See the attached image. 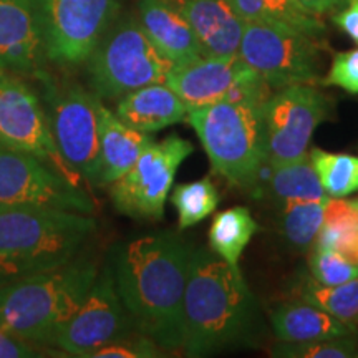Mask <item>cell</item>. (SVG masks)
<instances>
[{"label":"cell","instance_id":"6da1fadb","mask_svg":"<svg viewBox=\"0 0 358 358\" xmlns=\"http://www.w3.org/2000/svg\"><path fill=\"white\" fill-rule=\"evenodd\" d=\"M192 245L176 231L133 239L118 249L115 285L133 329L163 350H181Z\"/></svg>","mask_w":358,"mask_h":358},{"label":"cell","instance_id":"7a4b0ae2","mask_svg":"<svg viewBox=\"0 0 358 358\" xmlns=\"http://www.w3.org/2000/svg\"><path fill=\"white\" fill-rule=\"evenodd\" d=\"M262 330L261 307L239 266L211 249L192 248L182 310L185 355L199 358L254 347Z\"/></svg>","mask_w":358,"mask_h":358},{"label":"cell","instance_id":"3957f363","mask_svg":"<svg viewBox=\"0 0 358 358\" xmlns=\"http://www.w3.org/2000/svg\"><path fill=\"white\" fill-rule=\"evenodd\" d=\"M95 231L92 214L34 206L0 208V285L66 266Z\"/></svg>","mask_w":358,"mask_h":358},{"label":"cell","instance_id":"277c9868","mask_svg":"<svg viewBox=\"0 0 358 358\" xmlns=\"http://www.w3.org/2000/svg\"><path fill=\"white\" fill-rule=\"evenodd\" d=\"M98 275L90 259L0 285V327L35 345H53Z\"/></svg>","mask_w":358,"mask_h":358},{"label":"cell","instance_id":"5b68a950","mask_svg":"<svg viewBox=\"0 0 358 358\" xmlns=\"http://www.w3.org/2000/svg\"><path fill=\"white\" fill-rule=\"evenodd\" d=\"M186 122L198 134L214 173L250 189L268 161L262 103L217 101L187 108Z\"/></svg>","mask_w":358,"mask_h":358},{"label":"cell","instance_id":"8992f818","mask_svg":"<svg viewBox=\"0 0 358 358\" xmlns=\"http://www.w3.org/2000/svg\"><path fill=\"white\" fill-rule=\"evenodd\" d=\"M88 77L98 98L115 100L146 85L164 83L173 64L133 17L108 27L88 57Z\"/></svg>","mask_w":358,"mask_h":358},{"label":"cell","instance_id":"52a82bcc","mask_svg":"<svg viewBox=\"0 0 358 358\" xmlns=\"http://www.w3.org/2000/svg\"><path fill=\"white\" fill-rule=\"evenodd\" d=\"M35 80L40 87L52 136L65 163L95 185L98 169V96L71 80L57 78L47 70Z\"/></svg>","mask_w":358,"mask_h":358},{"label":"cell","instance_id":"ba28073f","mask_svg":"<svg viewBox=\"0 0 358 358\" xmlns=\"http://www.w3.org/2000/svg\"><path fill=\"white\" fill-rule=\"evenodd\" d=\"M322 42L267 22L244 20L239 57L274 90L320 82Z\"/></svg>","mask_w":358,"mask_h":358},{"label":"cell","instance_id":"9c48e42d","mask_svg":"<svg viewBox=\"0 0 358 358\" xmlns=\"http://www.w3.org/2000/svg\"><path fill=\"white\" fill-rule=\"evenodd\" d=\"M194 146L179 134L151 141L136 163L110 185L116 211L133 219L159 221L179 166Z\"/></svg>","mask_w":358,"mask_h":358},{"label":"cell","instance_id":"30bf717a","mask_svg":"<svg viewBox=\"0 0 358 358\" xmlns=\"http://www.w3.org/2000/svg\"><path fill=\"white\" fill-rule=\"evenodd\" d=\"M271 163H289L308 155L315 129L334 118V101L313 83L275 90L262 103Z\"/></svg>","mask_w":358,"mask_h":358},{"label":"cell","instance_id":"8fae6325","mask_svg":"<svg viewBox=\"0 0 358 358\" xmlns=\"http://www.w3.org/2000/svg\"><path fill=\"white\" fill-rule=\"evenodd\" d=\"M13 206L95 213V203L82 186L35 155L0 145V208Z\"/></svg>","mask_w":358,"mask_h":358},{"label":"cell","instance_id":"7c38bea8","mask_svg":"<svg viewBox=\"0 0 358 358\" xmlns=\"http://www.w3.org/2000/svg\"><path fill=\"white\" fill-rule=\"evenodd\" d=\"M0 145L35 155L83 187L82 178L58 151L40 93L22 75L6 70H0Z\"/></svg>","mask_w":358,"mask_h":358},{"label":"cell","instance_id":"4fadbf2b","mask_svg":"<svg viewBox=\"0 0 358 358\" xmlns=\"http://www.w3.org/2000/svg\"><path fill=\"white\" fill-rule=\"evenodd\" d=\"M47 60L62 66L85 64L108 30L116 0H35Z\"/></svg>","mask_w":358,"mask_h":358},{"label":"cell","instance_id":"5bb4252c","mask_svg":"<svg viewBox=\"0 0 358 358\" xmlns=\"http://www.w3.org/2000/svg\"><path fill=\"white\" fill-rule=\"evenodd\" d=\"M131 332L133 324L116 290L113 268L106 267L98 272L82 306L57 334L53 347L88 358L96 348Z\"/></svg>","mask_w":358,"mask_h":358},{"label":"cell","instance_id":"9a60e30c","mask_svg":"<svg viewBox=\"0 0 358 358\" xmlns=\"http://www.w3.org/2000/svg\"><path fill=\"white\" fill-rule=\"evenodd\" d=\"M47 53L35 0H0V70L22 77L45 71Z\"/></svg>","mask_w":358,"mask_h":358},{"label":"cell","instance_id":"2e32d148","mask_svg":"<svg viewBox=\"0 0 358 358\" xmlns=\"http://www.w3.org/2000/svg\"><path fill=\"white\" fill-rule=\"evenodd\" d=\"M252 70L239 53L226 57H199L173 65L166 83L186 103L187 108L213 105L226 100L241 78Z\"/></svg>","mask_w":358,"mask_h":358},{"label":"cell","instance_id":"e0dca14e","mask_svg":"<svg viewBox=\"0 0 358 358\" xmlns=\"http://www.w3.org/2000/svg\"><path fill=\"white\" fill-rule=\"evenodd\" d=\"M185 15L206 57H226L239 52L244 20L234 0H166Z\"/></svg>","mask_w":358,"mask_h":358},{"label":"cell","instance_id":"ac0fdd59","mask_svg":"<svg viewBox=\"0 0 358 358\" xmlns=\"http://www.w3.org/2000/svg\"><path fill=\"white\" fill-rule=\"evenodd\" d=\"M98 169L95 186H110L136 163L145 148L155 140L138 131L106 108L98 98Z\"/></svg>","mask_w":358,"mask_h":358},{"label":"cell","instance_id":"d6986e66","mask_svg":"<svg viewBox=\"0 0 358 358\" xmlns=\"http://www.w3.org/2000/svg\"><path fill=\"white\" fill-rule=\"evenodd\" d=\"M138 8L146 35L173 65L204 55L189 22L166 0H140Z\"/></svg>","mask_w":358,"mask_h":358},{"label":"cell","instance_id":"ffe728a7","mask_svg":"<svg viewBox=\"0 0 358 358\" xmlns=\"http://www.w3.org/2000/svg\"><path fill=\"white\" fill-rule=\"evenodd\" d=\"M115 113L128 127L151 134L186 122L187 106L166 83H153L123 95Z\"/></svg>","mask_w":358,"mask_h":358},{"label":"cell","instance_id":"44dd1931","mask_svg":"<svg viewBox=\"0 0 358 358\" xmlns=\"http://www.w3.org/2000/svg\"><path fill=\"white\" fill-rule=\"evenodd\" d=\"M250 191H256L254 194L257 196H266L277 206L308 201L325 203L330 199L320 185L308 155L289 163L267 161L259 171Z\"/></svg>","mask_w":358,"mask_h":358},{"label":"cell","instance_id":"7402d4cb","mask_svg":"<svg viewBox=\"0 0 358 358\" xmlns=\"http://www.w3.org/2000/svg\"><path fill=\"white\" fill-rule=\"evenodd\" d=\"M268 319L279 342H310L357 334V330L301 297L280 302L268 313Z\"/></svg>","mask_w":358,"mask_h":358},{"label":"cell","instance_id":"603a6c76","mask_svg":"<svg viewBox=\"0 0 358 358\" xmlns=\"http://www.w3.org/2000/svg\"><path fill=\"white\" fill-rule=\"evenodd\" d=\"M234 6L243 20L284 25L320 42L325 37L324 22L303 8L299 0H234Z\"/></svg>","mask_w":358,"mask_h":358},{"label":"cell","instance_id":"cb8c5ba5","mask_svg":"<svg viewBox=\"0 0 358 358\" xmlns=\"http://www.w3.org/2000/svg\"><path fill=\"white\" fill-rule=\"evenodd\" d=\"M312 249H329L358 266V208L345 198H330Z\"/></svg>","mask_w":358,"mask_h":358},{"label":"cell","instance_id":"d4e9b609","mask_svg":"<svg viewBox=\"0 0 358 358\" xmlns=\"http://www.w3.org/2000/svg\"><path fill=\"white\" fill-rule=\"evenodd\" d=\"M259 226L244 206L226 209L214 216L209 227V249L231 266H239L245 248Z\"/></svg>","mask_w":358,"mask_h":358},{"label":"cell","instance_id":"484cf974","mask_svg":"<svg viewBox=\"0 0 358 358\" xmlns=\"http://www.w3.org/2000/svg\"><path fill=\"white\" fill-rule=\"evenodd\" d=\"M325 203L308 201V203H287L279 208V231L290 248L299 252H307L315 244L322 224H324Z\"/></svg>","mask_w":358,"mask_h":358},{"label":"cell","instance_id":"4316f807","mask_svg":"<svg viewBox=\"0 0 358 358\" xmlns=\"http://www.w3.org/2000/svg\"><path fill=\"white\" fill-rule=\"evenodd\" d=\"M308 158L329 198H347L358 192V155L312 148Z\"/></svg>","mask_w":358,"mask_h":358},{"label":"cell","instance_id":"83f0119b","mask_svg":"<svg viewBox=\"0 0 358 358\" xmlns=\"http://www.w3.org/2000/svg\"><path fill=\"white\" fill-rule=\"evenodd\" d=\"M299 297L330 313L350 329H358V277L338 285L306 282L299 287Z\"/></svg>","mask_w":358,"mask_h":358},{"label":"cell","instance_id":"f1b7e54d","mask_svg":"<svg viewBox=\"0 0 358 358\" xmlns=\"http://www.w3.org/2000/svg\"><path fill=\"white\" fill-rule=\"evenodd\" d=\"M171 204L178 213L179 229H189L203 222L219 206L217 187L209 178L196 179L171 187Z\"/></svg>","mask_w":358,"mask_h":358},{"label":"cell","instance_id":"f546056e","mask_svg":"<svg viewBox=\"0 0 358 358\" xmlns=\"http://www.w3.org/2000/svg\"><path fill=\"white\" fill-rule=\"evenodd\" d=\"M277 358H353L358 357L357 334L310 342H279L271 348Z\"/></svg>","mask_w":358,"mask_h":358},{"label":"cell","instance_id":"4dcf8cb0","mask_svg":"<svg viewBox=\"0 0 358 358\" xmlns=\"http://www.w3.org/2000/svg\"><path fill=\"white\" fill-rule=\"evenodd\" d=\"M308 268L312 280L320 285H338L358 277V266L329 249H312Z\"/></svg>","mask_w":358,"mask_h":358},{"label":"cell","instance_id":"1f68e13d","mask_svg":"<svg viewBox=\"0 0 358 358\" xmlns=\"http://www.w3.org/2000/svg\"><path fill=\"white\" fill-rule=\"evenodd\" d=\"M163 355V348L155 340L138 332V335L128 334L96 348L90 353L88 358H156Z\"/></svg>","mask_w":358,"mask_h":358},{"label":"cell","instance_id":"d6a6232c","mask_svg":"<svg viewBox=\"0 0 358 358\" xmlns=\"http://www.w3.org/2000/svg\"><path fill=\"white\" fill-rule=\"evenodd\" d=\"M320 83L325 87L342 88L350 95H358V48L335 53L330 69Z\"/></svg>","mask_w":358,"mask_h":358},{"label":"cell","instance_id":"836d02e7","mask_svg":"<svg viewBox=\"0 0 358 358\" xmlns=\"http://www.w3.org/2000/svg\"><path fill=\"white\" fill-rule=\"evenodd\" d=\"M40 345L17 337L15 334L0 327V358H25L38 357Z\"/></svg>","mask_w":358,"mask_h":358},{"label":"cell","instance_id":"e575fe53","mask_svg":"<svg viewBox=\"0 0 358 358\" xmlns=\"http://www.w3.org/2000/svg\"><path fill=\"white\" fill-rule=\"evenodd\" d=\"M332 20L353 43L358 45V0H347Z\"/></svg>","mask_w":358,"mask_h":358},{"label":"cell","instance_id":"d590c367","mask_svg":"<svg viewBox=\"0 0 358 358\" xmlns=\"http://www.w3.org/2000/svg\"><path fill=\"white\" fill-rule=\"evenodd\" d=\"M299 3L313 15L320 17L342 8L347 3V0H299Z\"/></svg>","mask_w":358,"mask_h":358},{"label":"cell","instance_id":"8d00e7d4","mask_svg":"<svg viewBox=\"0 0 358 358\" xmlns=\"http://www.w3.org/2000/svg\"><path fill=\"white\" fill-rule=\"evenodd\" d=\"M352 203H353V204H355V206H357V208H358V199H352Z\"/></svg>","mask_w":358,"mask_h":358}]
</instances>
